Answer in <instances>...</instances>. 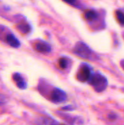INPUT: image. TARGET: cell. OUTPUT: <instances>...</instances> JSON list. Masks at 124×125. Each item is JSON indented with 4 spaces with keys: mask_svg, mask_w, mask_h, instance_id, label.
Here are the masks:
<instances>
[{
    "mask_svg": "<svg viewBox=\"0 0 124 125\" xmlns=\"http://www.w3.org/2000/svg\"><path fill=\"white\" fill-rule=\"evenodd\" d=\"M50 100L56 104L63 103L67 100V94L59 88H53L50 94Z\"/></svg>",
    "mask_w": 124,
    "mask_h": 125,
    "instance_id": "cell-3",
    "label": "cell"
},
{
    "mask_svg": "<svg viewBox=\"0 0 124 125\" xmlns=\"http://www.w3.org/2000/svg\"><path fill=\"white\" fill-rule=\"evenodd\" d=\"M34 48L37 52L42 53H48L52 51L51 45L47 42H45L43 40L37 41L34 44Z\"/></svg>",
    "mask_w": 124,
    "mask_h": 125,
    "instance_id": "cell-5",
    "label": "cell"
},
{
    "mask_svg": "<svg viewBox=\"0 0 124 125\" xmlns=\"http://www.w3.org/2000/svg\"><path fill=\"white\" fill-rule=\"evenodd\" d=\"M16 27L22 34H29L31 31V25L29 23H27L26 21H20L19 23H18Z\"/></svg>",
    "mask_w": 124,
    "mask_h": 125,
    "instance_id": "cell-9",
    "label": "cell"
},
{
    "mask_svg": "<svg viewBox=\"0 0 124 125\" xmlns=\"http://www.w3.org/2000/svg\"><path fill=\"white\" fill-rule=\"evenodd\" d=\"M9 29L7 28H6L3 25H0V39L1 40H4V34H7L9 33Z\"/></svg>",
    "mask_w": 124,
    "mask_h": 125,
    "instance_id": "cell-12",
    "label": "cell"
},
{
    "mask_svg": "<svg viewBox=\"0 0 124 125\" xmlns=\"http://www.w3.org/2000/svg\"><path fill=\"white\" fill-rule=\"evenodd\" d=\"M12 79L16 83L17 86L20 89H26L27 88V83L23 77L18 73H14L12 75Z\"/></svg>",
    "mask_w": 124,
    "mask_h": 125,
    "instance_id": "cell-7",
    "label": "cell"
},
{
    "mask_svg": "<svg viewBox=\"0 0 124 125\" xmlns=\"http://www.w3.org/2000/svg\"><path fill=\"white\" fill-rule=\"evenodd\" d=\"M72 52L77 56L91 61H96L99 59V56L85 42H77L72 49Z\"/></svg>",
    "mask_w": 124,
    "mask_h": 125,
    "instance_id": "cell-1",
    "label": "cell"
},
{
    "mask_svg": "<svg viewBox=\"0 0 124 125\" xmlns=\"http://www.w3.org/2000/svg\"><path fill=\"white\" fill-rule=\"evenodd\" d=\"M99 12L94 9H88L86 10L84 12V17L86 20L89 22H94L99 19Z\"/></svg>",
    "mask_w": 124,
    "mask_h": 125,
    "instance_id": "cell-8",
    "label": "cell"
},
{
    "mask_svg": "<svg viewBox=\"0 0 124 125\" xmlns=\"http://www.w3.org/2000/svg\"><path fill=\"white\" fill-rule=\"evenodd\" d=\"M63 1H64L67 4H69L72 6H75L77 7V4H78V0H61Z\"/></svg>",
    "mask_w": 124,
    "mask_h": 125,
    "instance_id": "cell-13",
    "label": "cell"
},
{
    "mask_svg": "<svg viewBox=\"0 0 124 125\" xmlns=\"http://www.w3.org/2000/svg\"><path fill=\"white\" fill-rule=\"evenodd\" d=\"M58 66L61 70H65L69 65V59L65 57H61L58 59Z\"/></svg>",
    "mask_w": 124,
    "mask_h": 125,
    "instance_id": "cell-11",
    "label": "cell"
},
{
    "mask_svg": "<svg viewBox=\"0 0 124 125\" xmlns=\"http://www.w3.org/2000/svg\"><path fill=\"white\" fill-rule=\"evenodd\" d=\"M115 15L118 23L121 25L124 26V9L117 10L115 11Z\"/></svg>",
    "mask_w": 124,
    "mask_h": 125,
    "instance_id": "cell-10",
    "label": "cell"
},
{
    "mask_svg": "<svg viewBox=\"0 0 124 125\" xmlns=\"http://www.w3.org/2000/svg\"><path fill=\"white\" fill-rule=\"evenodd\" d=\"M87 82L94 87L96 92L105 91L108 86L107 79L101 73H92L91 78Z\"/></svg>",
    "mask_w": 124,
    "mask_h": 125,
    "instance_id": "cell-2",
    "label": "cell"
},
{
    "mask_svg": "<svg viewBox=\"0 0 124 125\" xmlns=\"http://www.w3.org/2000/svg\"><path fill=\"white\" fill-rule=\"evenodd\" d=\"M120 64H121V66L122 67V68L124 70V59H123V60H121V61Z\"/></svg>",
    "mask_w": 124,
    "mask_h": 125,
    "instance_id": "cell-16",
    "label": "cell"
},
{
    "mask_svg": "<svg viewBox=\"0 0 124 125\" xmlns=\"http://www.w3.org/2000/svg\"><path fill=\"white\" fill-rule=\"evenodd\" d=\"M92 73L91 67L86 64H83L77 73V79L80 82H87L91 78Z\"/></svg>",
    "mask_w": 124,
    "mask_h": 125,
    "instance_id": "cell-4",
    "label": "cell"
},
{
    "mask_svg": "<svg viewBox=\"0 0 124 125\" xmlns=\"http://www.w3.org/2000/svg\"><path fill=\"white\" fill-rule=\"evenodd\" d=\"M63 111H74L75 108L72 106V105H67V106H65V107H63L61 108Z\"/></svg>",
    "mask_w": 124,
    "mask_h": 125,
    "instance_id": "cell-15",
    "label": "cell"
},
{
    "mask_svg": "<svg viewBox=\"0 0 124 125\" xmlns=\"http://www.w3.org/2000/svg\"><path fill=\"white\" fill-rule=\"evenodd\" d=\"M4 41H5L9 45L15 48H18L20 46V42L19 41V40L13 34L10 32H9L5 36Z\"/></svg>",
    "mask_w": 124,
    "mask_h": 125,
    "instance_id": "cell-6",
    "label": "cell"
},
{
    "mask_svg": "<svg viewBox=\"0 0 124 125\" xmlns=\"http://www.w3.org/2000/svg\"><path fill=\"white\" fill-rule=\"evenodd\" d=\"M7 102V98L4 95H2V94H0V105H3L4 103H6Z\"/></svg>",
    "mask_w": 124,
    "mask_h": 125,
    "instance_id": "cell-14",
    "label": "cell"
}]
</instances>
